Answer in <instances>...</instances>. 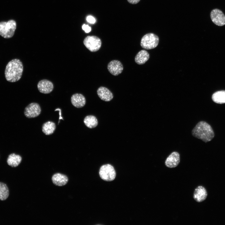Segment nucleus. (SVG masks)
<instances>
[{"mask_svg":"<svg viewBox=\"0 0 225 225\" xmlns=\"http://www.w3.org/2000/svg\"><path fill=\"white\" fill-rule=\"evenodd\" d=\"M41 108L39 104L36 102L29 104L25 108L24 114L28 118L36 117L41 113Z\"/></svg>","mask_w":225,"mask_h":225,"instance_id":"nucleus-7","label":"nucleus"},{"mask_svg":"<svg viewBox=\"0 0 225 225\" xmlns=\"http://www.w3.org/2000/svg\"><path fill=\"white\" fill-rule=\"evenodd\" d=\"M23 71V66L21 61L14 59L9 61L7 65L5 71L6 80L10 82L18 81L21 78Z\"/></svg>","mask_w":225,"mask_h":225,"instance_id":"nucleus-1","label":"nucleus"},{"mask_svg":"<svg viewBox=\"0 0 225 225\" xmlns=\"http://www.w3.org/2000/svg\"><path fill=\"white\" fill-rule=\"evenodd\" d=\"M82 28V29L87 33L89 32L91 30V28L88 25H86L85 24H83V25Z\"/></svg>","mask_w":225,"mask_h":225,"instance_id":"nucleus-22","label":"nucleus"},{"mask_svg":"<svg viewBox=\"0 0 225 225\" xmlns=\"http://www.w3.org/2000/svg\"><path fill=\"white\" fill-rule=\"evenodd\" d=\"M56 129V125L52 121H48L43 123L42 126V131L46 135L53 133Z\"/></svg>","mask_w":225,"mask_h":225,"instance_id":"nucleus-18","label":"nucleus"},{"mask_svg":"<svg viewBox=\"0 0 225 225\" xmlns=\"http://www.w3.org/2000/svg\"><path fill=\"white\" fill-rule=\"evenodd\" d=\"M9 195V190L7 185L2 182H0V200H6Z\"/></svg>","mask_w":225,"mask_h":225,"instance_id":"nucleus-21","label":"nucleus"},{"mask_svg":"<svg viewBox=\"0 0 225 225\" xmlns=\"http://www.w3.org/2000/svg\"><path fill=\"white\" fill-rule=\"evenodd\" d=\"M97 94L99 98L103 101L109 102L113 98L112 93L107 88L101 87L97 91Z\"/></svg>","mask_w":225,"mask_h":225,"instance_id":"nucleus-13","label":"nucleus"},{"mask_svg":"<svg viewBox=\"0 0 225 225\" xmlns=\"http://www.w3.org/2000/svg\"><path fill=\"white\" fill-rule=\"evenodd\" d=\"M127 1L130 3L136 4L138 3L140 0H127Z\"/></svg>","mask_w":225,"mask_h":225,"instance_id":"nucleus-24","label":"nucleus"},{"mask_svg":"<svg viewBox=\"0 0 225 225\" xmlns=\"http://www.w3.org/2000/svg\"><path fill=\"white\" fill-rule=\"evenodd\" d=\"M83 42L86 48L91 52L98 51L102 44L101 39L94 36H87L84 39Z\"/></svg>","mask_w":225,"mask_h":225,"instance_id":"nucleus-6","label":"nucleus"},{"mask_svg":"<svg viewBox=\"0 0 225 225\" xmlns=\"http://www.w3.org/2000/svg\"><path fill=\"white\" fill-rule=\"evenodd\" d=\"M16 28V23L13 20L0 22V35L5 38H12Z\"/></svg>","mask_w":225,"mask_h":225,"instance_id":"nucleus-3","label":"nucleus"},{"mask_svg":"<svg viewBox=\"0 0 225 225\" xmlns=\"http://www.w3.org/2000/svg\"><path fill=\"white\" fill-rule=\"evenodd\" d=\"M108 69L112 74L116 76L122 72L123 68L120 61L118 60H113L108 63Z\"/></svg>","mask_w":225,"mask_h":225,"instance_id":"nucleus-9","label":"nucleus"},{"mask_svg":"<svg viewBox=\"0 0 225 225\" xmlns=\"http://www.w3.org/2000/svg\"><path fill=\"white\" fill-rule=\"evenodd\" d=\"M99 174L101 178L107 181H111L115 178V171L111 165L107 164L102 165L100 168Z\"/></svg>","mask_w":225,"mask_h":225,"instance_id":"nucleus-5","label":"nucleus"},{"mask_svg":"<svg viewBox=\"0 0 225 225\" xmlns=\"http://www.w3.org/2000/svg\"><path fill=\"white\" fill-rule=\"evenodd\" d=\"M212 98L215 102L222 104L225 103V90H221L215 92L212 95Z\"/></svg>","mask_w":225,"mask_h":225,"instance_id":"nucleus-19","label":"nucleus"},{"mask_svg":"<svg viewBox=\"0 0 225 225\" xmlns=\"http://www.w3.org/2000/svg\"><path fill=\"white\" fill-rule=\"evenodd\" d=\"M57 109L59 111L60 117H59V120H60V119H63L62 118V117L61 116V110H60V109H59V108H57Z\"/></svg>","mask_w":225,"mask_h":225,"instance_id":"nucleus-25","label":"nucleus"},{"mask_svg":"<svg viewBox=\"0 0 225 225\" xmlns=\"http://www.w3.org/2000/svg\"><path fill=\"white\" fill-rule=\"evenodd\" d=\"M83 122L85 125L90 128L96 127L98 124L96 118L92 115L86 116L84 118Z\"/></svg>","mask_w":225,"mask_h":225,"instance_id":"nucleus-20","label":"nucleus"},{"mask_svg":"<svg viewBox=\"0 0 225 225\" xmlns=\"http://www.w3.org/2000/svg\"><path fill=\"white\" fill-rule=\"evenodd\" d=\"M210 16L212 21L215 25L219 26L225 25V15L220 9L216 8L212 10Z\"/></svg>","mask_w":225,"mask_h":225,"instance_id":"nucleus-8","label":"nucleus"},{"mask_svg":"<svg viewBox=\"0 0 225 225\" xmlns=\"http://www.w3.org/2000/svg\"><path fill=\"white\" fill-rule=\"evenodd\" d=\"M86 20L88 22L91 24H94L96 22L95 19L91 16H88L86 18Z\"/></svg>","mask_w":225,"mask_h":225,"instance_id":"nucleus-23","label":"nucleus"},{"mask_svg":"<svg viewBox=\"0 0 225 225\" xmlns=\"http://www.w3.org/2000/svg\"><path fill=\"white\" fill-rule=\"evenodd\" d=\"M71 100L72 105L77 108H82L86 104V99L84 96L81 94H73L71 97Z\"/></svg>","mask_w":225,"mask_h":225,"instance_id":"nucleus-14","label":"nucleus"},{"mask_svg":"<svg viewBox=\"0 0 225 225\" xmlns=\"http://www.w3.org/2000/svg\"><path fill=\"white\" fill-rule=\"evenodd\" d=\"M208 196L206 189L202 186H198L194 192L193 198L195 201L201 202L205 200Z\"/></svg>","mask_w":225,"mask_h":225,"instance_id":"nucleus-12","label":"nucleus"},{"mask_svg":"<svg viewBox=\"0 0 225 225\" xmlns=\"http://www.w3.org/2000/svg\"><path fill=\"white\" fill-rule=\"evenodd\" d=\"M180 162L179 154L177 152H172L166 158L165 164L166 166L170 168L176 167Z\"/></svg>","mask_w":225,"mask_h":225,"instance_id":"nucleus-10","label":"nucleus"},{"mask_svg":"<svg viewBox=\"0 0 225 225\" xmlns=\"http://www.w3.org/2000/svg\"><path fill=\"white\" fill-rule=\"evenodd\" d=\"M192 135L205 142L211 141L214 138L213 131L208 123L203 121L199 122L192 131Z\"/></svg>","mask_w":225,"mask_h":225,"instance_id":"nucleus-2","label":"nucleus"},{"mask_svg":"<svg viewBox=\"0 0 225 225\" xmlns=\"http://www.w3.org/2000/svg\"><path fill=\"white\" fill-rule=\"evenodd\" d=\"M37 87L39 91L44 94L50 93L53 89L52 83L47 79H43L39 81Z\"/></svg>","mask_w":225,"mask_h":225,"instance_id":"nucleus-11","label":"nucleus"},{"mask_svg":"<svg viewBox=\"0 0 225 225\" xmlns=\"http://www.w3.org/2000/svg\"><path fill=\"white\" fill-rule=\"evenodd\" d=\"M22 160V158L20 155L12 153L9 155L7 161L9 166L16 167L19 165Z\"/></svg>","mask_w":225,"mask_h":225,"instance_id":"nucleus-17","label":"nucleus"},{"mask_svg":"<svg viewBox=\"0 0 225 225\" xmlns=\"http://www.w3.org/2000/svg\"><path fill=\"white\" fill-rule=\"evenodd\" d=\"M149 58V54L144 50L139 51L135 58V62L139 65H142L147 62Z\"/></svg>","mask_w":225,"mask_h":225,"instance_id":"nucleus-16","label":"nucleus"},{"mask_svg":"<svg viewBox=\"0 0 225 225\" xmlns=\"http://www.w3.org/2000/svg\"><path fill=\"white\" fill-rule=\"evenodd\" d=\"M159 41L158 37L153 33H148L142 38L140 44L142 48L146 49H151L158 46Z\"/></svg>","mask_w":225,"mask_h":225,"instance_id":"nucleus-4","label":"nucleus"},{"mask_svg":"<svg viewBox=\"0 0 225 225\" xmlns=\"http://www.w3.org/2000/svg\"><path fill=\"white\" fill-rule=\"evenodd\" d=\"M52 181L55 185L62 186L65 185L68 182V178L65 175L56 173L54 174L52 178Z\"/></svg>","mask_w":225,"mask_h":225,"instance_id":"nucleus-15","label":"nucleus"}]
</instances>
